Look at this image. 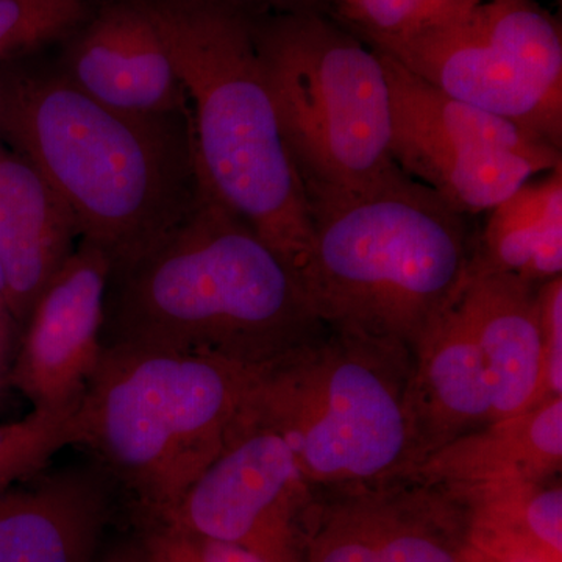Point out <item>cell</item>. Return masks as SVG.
<instances>
[{
  "mask_svg": "<svg viewBox=\"0 0 562 562\" xmlns=\"http://www.w3.org/2000/svg\"><path fill=\"white\" fill-rule=\"evenodd\" d=\"M111 266L105 251L79 241L29 313L13 379L36 412L79 405L102 355Z\"/></svg>",
  "mask_w": 562,
  "mask_h": 562,
  "instance_id": "10",
  "label": "cell"
},
{
  "mask_svg": "<svg viewBox=\"0 0 562 562\" xmlns=\"http://www.w3.org/2000/svg\"><path fill=\"white\" fill-rule=\"evenodd\" d=\"M324 327L297 273L202 173L194 210L150 249L111 269L102 347L187 351L258 368Z\"/></svg>",
  "mask_w": 562,
  "mask_h": 562,
  "instance_id": "1",
  "label": "cell"
},
{
  "mask_svg": "<svg viewBox=\"0 0 562 562\" xmlns=\"http://www.w3.org/2000/svg\"><path fill=\"white\" fill-rule=\"evenodd\" d=\"M484 560L457 492L408 479L376 486V562Z\"/></svg>",
  "mask_w": 562,
  "mask_h": 562,
  "instance_id": "19",
  "label": "cell"
},
{
  "mask_svg": "<svg viewBox=\"0 0 562 562\" xmlns=\"http://www.w3.org/2000/svg\"><path fill=\"white\" fill-rule=\"evenodd\" d=\"M560 2H561V0H560Z\"/></svg>",
  "mask_w": 562,
  "mask_h": 562,
  "instance_id": "33",
  "label": "cell"
},
{
  "mask_svg": "<svg viewBox=\"0 0 562 562\" xmlns=\"http://www.w3.org/2000/svg\"><path fill=\"white\" fill-rule=\"evenodd\" d=\"M116 491L95 462L0 494V562H98Z\"/></svg>",
  "mask_w": 562,
  "mask_h": 562,
  "instance_id": "12",
  "label": "cell"
},
{
  "mask_svg": "<svg viewBox=\"0 0 562 562\" xmlns=\"http://www.w3.org/2000/svg\"><path fill=\"white\" fill-rule=\"evenodd\" d=\"M98 562H147L143 539L136 535L113 543L110 549L102 550Z\"/></svg>",
  "mask_w": 562,
  "mask_h": 562,
  "instance_id": "28",
  "label": "cell"
},
{
  "mask_svg": "<svg viewBox=\"0 0 562 562\" xmlns=\"http://www.w3.org/2000/svg\"><path fill=\"white\" fill-rule=\"evenodd\" d=\"M313 494L288 443L239 412L221 452L160 525L243 547L268 562H302Z\"/></svg>",
  "mask_w": 562,
  "mask_h": 562,
  "instance_id": "8",
  "label": "cell"
},
{
  "mask_svg": "<svg viewBox=\"0 0 562 562\" xmlns=\"http://www.w3.org/2000/svg\"><path fill=\"white\" fill-rule=\"evenodd\" d=\"M391 154L403 172L468 216L495 209L527 181L553 171L517 151L486 144L392 138Z\"/></svg>",
  "mask_w": 562,
  "mask_h": 562,
  "instance_id": "20",
  "label": "cell"
},
{
  "mask_svg": "<svg viewBox=\"0 0 562 562\" xmlns=\"http://www.w3.org/2000/svg\"><path fill=\"white\" fill-rule=\"evenodd\" d=\"M476 254L498 271L530 283L562 271V166L531 179L490 211Z\"/></svg>",
  "mask_w": 562,
  "mask_h": 562,
  "instance_id": "21",
  "label": "cell"
},
{
  "mask_svg": "<svg viewBox=\"0 0 562 562\" xmlns=\"http://www.w3.org/2000/svg\"><path fill=\"white\" fill-rule=\"evenodd\" d=\"M68 79L95 101L139 116L190 111L160 31L140 0L103 10L69 55Z\"/></svg>",
  "mask_w": 562,
  "mask_h": 562,
  "instance_id": "11",
  "label": "cell"
},
{
  "mask_svg": "<svg viewBox=\"0 0 562 562\" xmlns=\"http://www.w3.org/2000/svg\"><path fill=\"white\" fill-rule=\"evenodd\" d=\"M450 490L464 502L473 547L483 557L561 562L562 487L557 476Z\"/></svg>",
  "mask_w": 562,
  "mask_h": 562,
  "instance_id": "18",
  "label": "cell"
},
{
  "mask_svg": "<svg viewBox=\"0 0 562 562\" xmlns=\"http://www.w3.org/2000/svg\"><path fill=\"white\" fill-rule=\"evenodd\" d=\"M0 302L7 303V283L3 276L2 261H0Z\"/></svg>",
  "mask_w": 562,
  "mask_h": 562,
  "instance_id": "30",
  "label": "cell"
},
{
  "mask_svg": "<svg viewBox=\"0 0 562 562\" xmlns=\"http://www.w3.org/2000/svg\"><path fill=\"white\" fill-rule=\"evenodd\" d=\"M476 246L468 214L403 172L314 214L303 290L327 327L413 349L460 297Z\"/></svg>",
  "mask_w": 562,
  "mask_h": 562,
  "instance_id": "4",
  "label": "cell"
},
{
  "mask_svg": "<svg viewBox=\"0 0 562 562\" xmlns=\"http://www.w3.org/2000/svg\"><path fill=\"white\" fill-rule=\"evenodd\" d=\"M412 357L413 409L422 460L494 420L482 353L458 299L425 328Z\"/></svg>",
  "mask_w": 562,
  "mask_h": 562,
  "instance_id": "14",
  "label": "cell"
},
{
  "mask_svg": "<svg viewBox=\"0 0 562 562\" xmlns=\"http://www.w3.org/2000/svg\"><path fill=\"white\" fill-rule=\"evenodd\" d=\"M147 562H268L233 543L155 525L140 528Z\"/></svg>",
  "mask_w": 562,
  "mask_h": 562,
  "instance_id": "26",
  "label": "cell"
},
{
  "mask_svg": "<svg viewBox=\"0 0 562 562\" xmlns=\"http://www.w3.org/2000/svg\"><path fill=\"white\" fill-rule=\"evenodd\" d=\"M543 339L542 402L562 397V277L538 288Z\"/></svg>",
  "mask_w": 562,
  "mask_h": 562,
  "instance_id": "27",
  "label": "cell"
},
{
  "mask_svg": "<svg viewBox=\"0 0 562 562\" xmlns=\"http://www.w3.org/2000/svg\"><path fill=\"white\" fill-rule=\"evenodd\" d=\"M217 2L227 3L235 9L246 11V13L255 14L291 5L292 0H217Z\"/></svg>",
  "mask_w": 562,
  "mask_h": 562,
  "instance_id": "29",
  "label": "cell"
},
{
  "mask_svg": "<svg viewBox=\"0 0 562 562\" xmlns=\"http://www.w3.org/2000/svg\"><path fill=\"white\" fill-rule=\"evenodd\" d=\"M83 16V0H0V58L65 35Z\"/></svg>",
  "mask_w": 562,
  "mask_h": 562,
  "instance_id": "25",
  "label": "cell"
},
{
  "mask_svg": "<svg viewBox=\"0 0 562 562\" xmlns=\"http://www.w3.org/2000/svg\"><path fill=\"white\" fill-rule=\"evenodd\" d=\"M79 244L60 195L22 155L0 149V261L7 305L27 321L36 299Z\"/></svg>",
  "mask_w": 562,
  "mask_h": 562,
  "instance_id": "15",
  "label": "cell"
},
{
  "mask_svg": "<svg viewBox=\"0 0 562 562\" xmlns=\"http://www.w3.org/2000/svg\"><path fill=\"white\" fill-rule=\"evenodd\" d=\"M376 486L314 487L302 562H376Z\"/></svg>",
  "mask_w": 562,
  "mask_h": 562,
  "instance_id": "22",
  "label": "cell"
},
{
  "mask_svg": "<svg viewBox=\"0 0 562 562\" xmlns=\"http://www.w3.org/2000/svg\"><path fill=\"white\" fill-rule=\"evenodd\" d=\"M321 0H292L291 5H294V3H319ZM341 2V0H339Z\"/></svg>",
  "mask_w": 562,
  "mask_h": 562,
  "instance_id": "31",
  "label": "cell"
},
{
  "mask_svg": "<svg viewBox=\"0 0 562 562\" xmlns=\"http://www.w3.org/2000/svg\"><path fill=\"white\" fill-rule=\"evenodd\" d=\"M561 468L562 397H554L439 447L406 479L472 487L554 479Z\"/></svg>",
  "mask_w": 562,
  "mask_h": 562,
  "instance_id": "16",
  "label": "cell"
},
{
  "mask_svg": "<svg viewBox=\"0 0 562 562\" xmlns=\"http://www.w3.org/2000/svg\"><path fill=\"white\" fill-rule=\"evenodd\" d=\"M376 54L382 60L390 90L391 139L486 144L517 151L549 169L562 166L561 150L552 144L512 121L443 94L387 55Z\"/></svg>",
  "mask_w": 562,
  "mask_h": 562,
  "instance_id": "17",
  "label": "cell"
},
{
  "mask_svg": "<svg viewBox=\"0 0 562 562\" xmlns=\"http://www.w3.org/2000/svg\"><path fill=\"white\" fill-rule=\"evenodd\" d=\"M255 368L147 347H102L76 441L131 503L139 528L168 519L221 452Z\"/></svg>",
  "mask_w": 562,
  "mask_h": 562,
  "instance_id": "5",
  "label": "cell"
},
{
  "mask_svg": "<svg viewBox=\"0 0 562 562\" xmlns=\"http://www.w3.org/2000/svg\"><path fill=\"white\" fill-rule=\"evenodd\" d=\"M483 562H503V561H494V560H490V558H486V560H484Z\"/></svg>",
  "mask_w": 562,
  "mask_h": 562,
  "instance_id": "32",
  "label": "cell"
},
{
  "mask_svg": "<svg viewBox=\"0 0 562 562\" xmlns=\"http://www.w3.org/2000/svg\"><path fill=\"white\" fill-rule=\"evenodd\" d=\"M266 85L312 213L401 177L379 54L317 3L249 14Z\"/></svg>",
  "mask_w": 562,
  "mask_h": 562,
  "instance_id": "7",
  "label": "cell"
},
{
  "mask_svg": "<svg viewBox=\"0 0 562 562\" xmlns=\"http://www.w3.org/2000/svg\"><path fill=\"white\" fill-rule=\"evenodd\" d=\"M539 284L498 271L473 255L458 303L482 353L494 420L542 402L543 339Z\"/></svg>",
  "mask_w": 562,
  "mask_h": 562,
  "instance_id": "13",
  "label": "cell"
},
{
  "mask_svg": "<svg viewBox=\"0 0 562 562\" xmlns=\"http://www.w3.org/2000/svg\"><path fill=\"white\" fill-rule=\"evenodd\" d=\"M412 349L324 328L251 372L241 413L290 447L313 487L373 486L419 464Z\"/></svg>",
  "mask_w": 562,
  "mask_h": 562,
  "instance_id": "6",
  "label": "cell"
},
{
  "mask_svg": "<svg viewBox=\"0 0 562 562\" xmlns=\"http://www.w3.org/2000/svg\"><path fill=\"white\" fill-rule=\"evenodd\" d=\"M0 124L68 206L79 241L105 251L111 269L150 249L199 201L191 110L122 113L65 72L33 74L3 92Z\"/></svg>",
  "mask_w": 562,
  "mask_h": 562,
  "instance_id": "2",
  "label": "cell"
},
{
  "mask_svg": "<svg viewBox=\"0 0 562 562\" xmlns=\"http://www.w3.org/2000/svg\"><path fill=\"white\" fill-rule=\"evenodd\" d=\"M475 18L492 47L543 87L562 94L560 22L535 0H482Z\"/></svg>",
  "mask_w": 562,
  "mask_h": 562,
  "instance_id": "23",
  "label": "cell"
},
{
  "mask_svg": "<svg viewBox=\"0 0 562 562\" xmlns=\"http://www.w3.org/2000/svg\"><path fill=\"white\" fill-rule=\"evenodd\" d=\"M355 33L443 94L512 121L561 150L562 94L492 47L475 10L464 20L409 35Z\"/></svg>",
  "mask_w": 562,
  "mask_h": 562,
  "instance_id": "9",
  "label": "cell"
},
{
  "mask_svg": "<svg viewBox=\"0 0 562 562\" xmlns=\"http://www.w3.org/2000/svg\"><path fill=\"white\" fill-rule=\"evenodd\" d=\"M476 0H341L336 16L351 31L403 36L464 20Z\"/></svg>",
  "mask_w": 562,
  "mask_h": 562,
  "instance_id": "24",
  "label": "cell"
},
{
  "mask_svg": "<svg viewBox=\"0 0 562 562\" xmlns=\"http://www.w3.org/2000/svg\"><path fill=\"white\" fill-rule=\"evenodd\" d=\"M140 3L187 91L203 177L301 279L312 213L266 85L249 13L217 0Z\"/></svg>",
  "mask_w": 562,
  "mask_h": 562,
  "instance_id": "3",
  "label": "cell"
}]
</instances>
